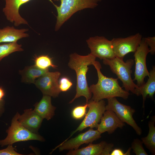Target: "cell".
I'll list each match as a JSON object with an SVG mask.
<instances>
[{"mask_svg": "<svg viewBox=\"0 0 155 155\" xmlns=\"http://www.w3.org/2000/svg\"><path fill=\"white\" fill-rule=\"evenodd\" d=\"M155 117L153 116L148 123L149 132L147 136L141 138V141L149 151L155 154Z\"/></svg>", "mask_w": 155, "mask_h": 155, "instance_id": "21", "label": "cell"}, {"mask_svg": "<svg viewBox=\"0 0 155 155\" xmlns=\"http://www.w3.org/2000/svg\"><path fill=\"white\" fill-rule=\"evenodd\" d=\"M131 149V147H130L128 149V150L125 153V155H130V151Z\"/></svg>", "mask_w": 155, "mask_h": 155, "instance_id": "32", "label": "cell"}, {"mask_svg": "<svg viewBox=\"0 0 155 155\" xmlns=\"http://www.w3.org/2000/svg\"><path fill=\"white\" fill-rule=\"evenodd\" d=\"M21 47L22 45L18 44L17 42L0 45V62L3 58L13 53L23 51Z\"/></svg>", "mask_w": 155, "mask_h": 155, "instance_id": "22", "label": "cell"}, {"mask_svg": "<svg viewBox=\"0 0 155 155\" xmlns=\"http://www.w3.org/2000/svg\"><path fill=\"white\" fill-rule=\"evenodd\" d=\"M43 119L32 109L24 110L22 115H19L18 119L22 125L34 133H38Z\"/></svg>", "mask_w": 155, "mask_h": 155, "instance_id": "15", "label": "cell"}, {"mask_svg": "<svg viewBox=\"0 0 155 155\" xmlns=\"http://www.w3.org/2000/svg\"><path fill=\"white\" fill-rule=\"evenodd\" d=\"M34 106L33 110L43 119H51L55 115L56 108L52 104L50 96L43 95L42 99Z\"/></svg>", "mask_w": 155, "mask_h": 155, "instance_id": "18", "label": "cell"}, {"mask_svg": "<svg viewBox=\"0 0 155 155\" xmlns=\"http://www.w3.org/2000/svg\"><path fill=\"white\" fill-rule=\"evenodd\" d=\"M48 71L49 69H42L34 65L26 67L23 70L19 71V73L21 75L22 82L34 84L36 78Z\"/></svg>", "mask_w": 155, "mask_h": 155, "instance_id": "20", "label": "cell"}, {"mask_svg": "<svg viewBox=\"0 0 155 155\" xmlns=\"http://www.w3.org/2000/svg\"><path fill=\"white\" fill-rule=\"evenodd\" d=\"M3 0L5 2V5L3 11L8 20L14 23L16 26L21 24H28L27 21L20 16L19 10L22 5L31 0Z\"/></svg>", "mask_w": 155, "mask_h": 155, "instance_id": "13", "label": "cell"}, {"mask_svg": "<svg viewBox=\"0 0 155 155\" xmlns=\"http://www.w3.org/2000/svg\"><path fill=\"white\" fill-rule=\"evenodd\" d=\"M61 74L59 71H48L36 80L34 84L43 95L56 98L61 92L58 82Z\"/></svg>", "mask_w": 155, "mask_h": 155, "instance_id": "11", "label": "cell"}, {"mask_svg": "<svg viewBox=\"0 0 155 155\" xmlns=\"http://www.w3.org/2000/svg\"><path fill=\"white\" fill-rule=\"evenodd\" d=\"M19 115L18 112L13 118L11 125L6 131L7 133L6 137L3 140H0V145L2 147L12 145L19 142L30 140L44 141L42 136L38 133L30 131L20 123L18 120Z\"/></svg>", "mask_w": 155, "mask_h": 155, "instance_id": "5", "label": "cell"}, {"mask_svg": "<svg viewBox=\"0 0 155 155\" xmlns=\"http://www.w3.org/2000/svg\"><path fill=\"white\" fill-rule=\"evenodd\" d=\"M59 88L61 92H66L68 90L72 85L73 84L66 77H63L60 80Z\"/></svg>", "mask_w": 155, "mask_h": 155, "instance_id": "26", "label": "cell"}, {"mask_svg": "<svg viewBox=\"0 0 155 155\" xmlns=\"http://www.w3.org/2000/svg\"><path fill=\"white\" fill-rule=\"evenodd\" d=\"M107 99L108 104L105 106L106 110L113 111L121 121L130 125L138 135H141L142 129L136 123L133 117L135 110L130 106L121 103L115 97Z\"/></svg>", "mask_w": 155, "mask_h": 155, "instance_id": "7", "label": "cell"}, {"mask_svg": "<svg viewBox=\"0 0 155 155\" xmlns=\"http://www.w3.org/2000/svg\"><path fill=\"white\" fill-rule=\"evenodd\" d=\"M88 106L87 103L84 105L79 106L74 108L71 112L72 117L76 120L82 119L86 114V109Z\"/></svg>", "mask_w": 155, "mask_h": 155, "instance_id": "25", "label": "cell"}, {"mask_svg": "<svg viewBox=\"0 0 155 155\" xmlns=\"http://www.w3.org/2000/svg\"><path fill=\"white\" fill-rule=\"evenodd\" d=\"M52 1V0H49ZM61 2L59 6L54 5L57 12L55 30L57 31L62 25L77 12L86 8H94L102 0H52Z\"/></svg>", "mask_w": 155, "mask_h": 155, "instance_id": "3", "label": "cell"}, {"mask_svg": "<svg viewBox=\"0 0 155 155\" xmlns=\"http://www.w3.org/2000/svg\"><path fill=\"white\" fill-rule=\"evenodd\" d=\"M97 130L101 133L107 132L109 134L113 133L118 128H122L125 125L113 111L106 110L101 118Z\"/></svg>", "mask_w": 155, "mask_h": 155, "instance_id": "14", "label": "cell"}, {"mask_svg": "<svg viewBox=\"0 0 155 155\" xmlns=\"http://www.w3.org/2000/svg\"><path fill=\"white\" fill-rule=\"evenodd\" d=\"M88 103L89 110L84 119L76 129L64 141L67 140L76 132L81 131L86 128L97 129L98 123L106 110L105 102L103 99L98 102L91 100Z\"/></svg>", "mask_w": 155, "mask_h": 155, "instance_id": "6", "label": "cell"}, {"mask_svg": "<svg viewBox=\"0 0 155 155\" xmlns=\"http://www.w3.org/2000/svg\"><path fill=\"white\" fill-rule=\"evenodd\" d=\"M110 155H125V153L121 149H115L112 151Z\"/></svg>", "mask_w": 155, "mask_h": 155, "instance_id": "29", "label": "cell"}, {"mask_svg": "<svg viewBox=\"0 0 155 155\" xmlns=\"http://www.w3.org/2000/svg\"><path fill=\"white\" fill-rule=\"evenodd\" d=\"M144 40L150 47V53L152 55H154L155 53V37H148L144 38Z\"/></svg>", "mask_w": 155, "mask_h": 155, "instance_id": "28", "label": "cell"}, {"mask_svg": "<svg viewBox=\"0 0 155 155\" xmlns=\"http://www.w3.org/2000/svg\"><path fill=\"white\" fill-rule=\"evenodd\" d=\"M28 29H17L13 26H9L0 29V43L17 42L21 38L29 36L26 33Z\"/></svg>", "mask_w": 155, "mask_h": 155, "instance_id": "16", "label": "cell"}, {"mask_svg": "<svg viewBox=\"0 0 155 155\" xmlns=\"http://www.w3.org/2000/svg\"><path fill=\"white\" fill-rule=\"evenodd\" d=\"M4 100L3 99L0 101V116L3 113L4 111Z\"/></svg>", "mask_w": 155, "mask_h": 155, "instance_id": "30", "label": "cell"}, {"mask_svg": "<svg viewBox=\"0 0 155 155\" xmlns=\"http://www.w3.org/2000/svg\"><path fill=\"white\" fill-rule=\"evenodd\" d=\"M96 69L98 78L97 83L89 87L93 94L92 100L98 102L104 99L115 97H120L126 100L130 93L120 86L118 78L107 77L102 73L101 66L98 61H95L92 65Z\"/></svg>", "mask_w": 155, "mask_h": 155, "instance_id": "1", "label": "cell"}, {"mask_svg": "<svg viewBox=\"0 0 155 155\" xmlns=\"http://www.w3.org/2000/svg\"><path fill=\"white\" fill-rule=\"evenodd\" d=\"M103 63L109 66L112 71L115 74L122 82L125 90L135 94V89L138 87L132 79L131 68L134 63L132 59H127L125 62L123 59L115 57L113 59L103 60Z\"/></svg>", "mask_w": 155, "mask_h": 155, "instance_id": "4", "label": "cell"}, {"mask_svg": "<svg viewBox=\"0 0 155 155\" xmlns=\"http://www.w3.org/2000/svg\"><path fill=\"white\" fill-rule=\"evenodd\" d=\"M101 133L97 129H90L87 131L79 134L75 137L63 141L53 149L51 153L59 148L60 151L65 150H72L78 149L84 144L92 143L93 141L100 138Z\"/></svg>", "mask_w": 155, "mask_h": 155, "instance_id": "12", "label": "cell"}, {"mask_svg": "<svg viewBox=\"0 0 155 155\" xmlns=\"http://www.w3.org/2000/svg\"><path fill=\"white\" fill-rule=\"evenodd\" d=\"M139 33L125 38H114L111 40L115 57L123 59L130 53H134L142 39Z\"/></svg>", "mask_w": 155, "mask_h": 155, "instance_id": "10", "label": "cell"}, {"mask_svg": "<svg viewBox=\"0 0 155 155\" xmlns=\"http://www.w3.org/2000/svg\"><path fill=\"white\" fill-rule=\"evenodd\" d=\"M150 75L146 83L138 86L135 90V94L138 96L142 95L143 98L142 107L144 108L145 102L148 96L151 98H153L155 92V67L153 66L149 72Z\"/></svg>", "mask_w": 155, "mask_h": 155, "instance_id": "17", "label": "cell"}, {"mask_svg": "<svg viewBox=\"0 0 155 155\" xmlns=\"http://www.w3.org/2000/svg\"><path fill=\"white\" fill-rule=\"evenodd\" d=\"M142 141L138 138L134 139L131 144V148L136 155H148L144 149Z\"/></svg>", "mask_w": 155, "mask_h": 155, "instance_id": "24", "label": "cell"}, {"mask_svg": "<svg viewBox=\"0 0 155 155\" xmlns=\"http://www.w3.org/2000/svg\"><path fill=\"white\" fill-rule=\"evenodd\" d=\"M150 52L148 46L144 38H143L134 55L135 66L133 80L137 81L138 86L144 84L145 78L150 75L146 64L147 56Z\"/></svg>", "mask_w": 155, "mask_h": 155, "instance_id": "8", "label": "cell"}, {"mask_svg": "<svg viewBox=\"0 0 155 155\" xmlns=\"http://www.w3.org/2000/svg\"><path fill=\"white\" fill-rule=\"evenodd\" d=\"M34 60V65L42 69H49V68L50 67L55 69L57 67V66L53 64L52 58L47 55L35 56Z\"/></svg>", "mask_w": 155, "mask_h": 155, "instance_id": "23", "label": "cell"}, {"mask_svg": "<svg viewBox=\"0 0 155 155\" xmlns=\"http://www.w3.org/2000/svg\"><path fill=\"white\" fill-rule=\"evenodd\" d=\"M17 152L15 148L12 145H8L7 147L4 149L0 150V155H22Z\"/></svg>", "mask_w": 155, "mask_h": 155, "instance_id": "27", "label": "cell"}, {"mask_svg": "<svg viewBox=\"0 0 155 155\" xmlns=\"http://www.w3.org/2000/svg\"><path fill=\"white\" fill-rule=\"evenodd\" d=\"M86 42L90 50V54L96 58L111 59L115 57L111 40L104 37H92L86 40Z\"/></svg>", "mask_w": 155, "mask_h": 155, "instance_id": "9", "label": "cell"}, {"mask_svg": "<svg viewBox=\"0 0 155 155\" xmlns=\"http://www.w3.org/2000/svg\"><path fill=\"white\" fill-rule=\"evenodd\" d=\"M107 143L102 141L99 143L93 144L89 143L86 147L80 149L70 150L67 155H104L105 147Z\"/></svg>", "mask_w": 155, "mask_h": 155, "instance_id": "19", "label": "cell"}, {"mask_svg": "<svg viewBox=\"0 0 155 155\" xmlns=\"http://www.w3.org/2000/svg\"><path fill=\"white\" fill-rule=\"evenodd\" d=\"M5 95L4 91L3 89L0 87V101L3 100L2 98Z\"/></svg>", "mask_w": 155, "mask_h": 155, "instance_id": "31", "label": "cell"}, {"mask_svg": "<svg viewBox=\"0 0 155 155\" xmlns=\"http://www.w3.org/2000/svg\"><path fill=\"white\" fill-rule=\"evenodd\" d=\"M96 59L90 53L85 56L80 55L75 53L70 55L68 66L76 72L77 85L76 94L69 103H72L81 96L85 97L86 103L91 98L92 93L88 85L86 73L89 69L88 66L92 65Z\"/></svg>", "mask_w": 155, "mask_h": 155, "instance_id": "2", "label": "cell"}]
</instances>
